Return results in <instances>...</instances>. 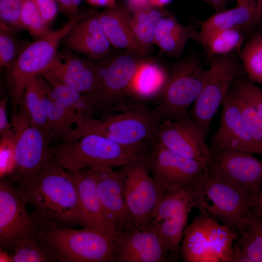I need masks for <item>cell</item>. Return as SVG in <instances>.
Here are the masks:
<instances>
[{
	"instance_id": "6da1fadb",
	"label": "cell",
	"mask_w": 262,
	"mask_h": 262,
	"mask_svg": "<svg viewBox=\"0 0 262 262\" xmlns=\"http://www.w3.org/2000/svg\"><path fill=\"white\" fill-rule=\"evenodd\" d=\"M21 192L33 209L34 223L82 227L75 184L53 157Z\"/></svg>"
},
{
	"instance_id": "7a4b0ae2",
	"label": "cell",
	"mask_w": 262,
	"mask_h": 262,
	"mask_svg": "<svg viewBox=\"0 0 262 262\" xmlns=\"http://www.w3.org/2000/svg\"><path fill=\"white\" fill-rule=\"evenodd\" d=\"M33 232L53 262H116L113 239L90 229L34 223Z\"/></svg>"
},
{
	"instance_id": "3957f363",
	"label": "cell",
	"mask_w": 262,
	"mask_h": 262,
	"mask_svg": "<svg viewBox=\"0 0 262 262\" xmlns=\"http://www.w3.org/2000/svg\"><path fill=\"white\" fill-rule=\"evenodd\" d=\"M147 145H124L99 135L88 134L76 140L62 141L51 150L55 161L66 170L98 166L114 168L145 160Z\"/></svg>"
},
{
	"instance_id": "277c9868",
	"label": "cell",
	"mask_w": 262,
	"mask_h": 262,
	"mask_svg": "<svg viewBox=\"0 0 262 262\" xmlns=\"http://www.w3.org/2000/svg\"><path fill=\"white\" fill-rule=\"evenodd\" d=\"M121 112L102 119L84 116L64 141L76 140L95 134L127 146L150 144L156 139L158 122L152 110L139 105H130Z\"/></svg>"
},
{
	"instance_id": "5b68a950",
	"label": "cell",
	"mask_w": 262,
	"mask_h": 262,
	"mask_svg": "<svg viewBox=\"0 0 262 262\" xmlns=\"http://www.w3.org/2000/svg\"><path fill=\"white\" fill-rule=\"evenodd\" d=\"M86 14H77L59 29L50 31L21 51L7 70V82L12 105L11 121L16 117L27 83L32 77L41 74L49 67L60 41Z\"/></svg>"
},
{
	"instance_id": "8992f818",
	"label": "cell",
	"mask_w": 262,
	"mask_h": 262,
	"mask_svg": "<svg viewBox=\"0 0 262 262\" xmlns=\"http://www.w3.org/2000/svg\"><path fill=\"white\" fill-rule=\"evenodd\" d=\"M12 124L15 135L14 164L6 176L20 191L26 189L53 156L50 136L31 125L20 109Z\"/></svg>"
},
{
	"instance_id": "52a82bcc",
	"label": "cell",
	"mask_w": 262,
	"mask_h": 262,
	"mask_svg": "<svg viewBox=\"0 0 262 262\" xmlns=\"http://www.w3.org/2000/svg\"><path fill=\"white\" fill-rule=\"evenodd\" d=\"M236 229L200 214L187 226L181 245L185 262H231Z\"/></svg>"
},
{
	"instance_id": "ba28073f",
	"label": "cell",
	"mask_w": 262,
	"mask_h": 262,
	"mask_svg": "<svg viewBox=\"0 0 262 262\" xmlns=\"http://www.w3.org/2000/svg\"><path fill=\"white\" fill-rule=\"evenodd\" d=\"M207 72L200 61L194 57L183 60L175 67L152 110L159 123L187 115L189 108L201 91Z\"/></svg>"
},
{
	"instance_id": "9c48e42d",
	"label": "cell",
	"mask_w": 262,
	"mask_h": 262,
	"mask_svg": "<svg viewBox=\"0 0 262 262\" xmlns=\"http://www.w3.org/2000/svg\"><path fill=\"white\" fill-rule=\"evenodd\" d=\"M245 73L231 54L213 57L201 91L188 115L206 138L211 122L230 87Z\"/></svg>"
},
{
	"instance_id": "30bf717a",
	"label": "cell",
	"mask_w": 262,
	"mask_h": 262,
	"mask_svg": "<svg viewBox=\"0 0 262 262\" xmlns=\"http://www.w3.org/2000/svg\"><path fill=\"white\" fill-rule=\"evenodd\" d=\"M190 196L192 208H197L200 214L234 229L249 209L250 196L208 173Z\"/></svg>"
},
{
	"instance_id": "8fae6325",
	"label": "cell",
	"mask_w": 262,
	"mask_h": 262,
	"mask_svg": "<svg viewBox=\"0 0 262 262\" xmlns=\"http://www.w3.org/2000/svg\"><path fill=\"white\" fill-rule=\"evenodd\" d=\"M150 146L146 162L158 184L184 189L189 195L198 187L207 173V164L170 150L156 139Z\"/></svg>"
},
{
	"instance_id": "7c38bea8",
	"label": "cell",
	"mask_w": 262,
	"mask_h": 262,
	"mask_svg": "<svg viewBox=\"0 0 262 262\" xmlns=\"http://www.w3.org/2000/svg\"><path fill=\"white\" fill-rule=\"evenodd\" d=\"M118 172L134 227H147L153 218L161 196L160 185L151 176L146 160L122 166Z\"/></svg>"
},
{
	"instance_id": "4fadbf2b",
	"label": "cell",
	"mask_w": 262,
	"mask_h": 262,
	"mask_svg": "<svg viewBox=\"0 0 262 262\" xmlns=\"http://www.w3.org/2000/svg\"><path fill=\"white\" fill-rule=\"evenodd\" d=\"M211 151L208 174L248 196L262 187V160L246 152Z\"/></svg>"
},
{
	"instance_id": "5bb4252c",
	"label": "cell",
	"mask_w": 262,
	"mask_h": 262,
	"mask_svg": "<svg viewBox=\"0 0 262 262\" xmlns=\"http://www.w3.org/2000/svg\"><path fill=\"white\" fill-rule=\"evenodd\" d=\"M138 64L131 56L122 55L102 65L97 88L83 94L95 111L107 114L126 108L121 102L127 95Z\"/></svg>"
},
{
	"instance_id": "9a60e30c",
	"label": "cell",
	"mask_w": 262,
	"mask_h": 262,
	"mask_svg": "<svg viewBox=\"0 0 262 262\" xmlns=\"http://www.w3.org/2000/svg\"><path fill=\"white\" fill-rule=\"evenodd\" d=\"M21 191L5 177L0 180V248L8 251L32 232L34 221Z\"/></svg>"
},
{
	"instance_id": "2e32d148",
	"label": "cell",
	"mask_w": 262,
	"mask_h": 262,
	"mask_svg": "<svg viewBox=\"0 0 262 262\" xmlns=\"http://www.w3.org/2000/svg\"><path fill=\"white\" fill-rule=\"evenodd\" d=\"M156 137L164 147L183 157L206 164L210 159L211 151L206 137L188 115L179 119L159 123Z\"/></svg>"
},
{
	"instance_id": "e0dca14e",
	"label": "cell",
	"mask_w": 262,
	"mask_h": 262,
	"mask_svg": "<svg viewBox=\"0 0 262 262\" xmlns=\"http://www.w3.org/2000/svg\"><path fill=\"white\" fill-rule=\"evenodd\" d=\"M222 105L220 124L212 138L211 150H235L262 156V146L249 132L230 88Z\"/></svg>"
},
{
	"instance_id": "ac0fdd59",
	"label": "cell",
	"mask_w": 262,
	"mask_h": 262,
	"mask_svg": "<svg viewBox=\"0 0 262 262\" xmlns=\"http://www.w3.org/2000/svg\"><path fill=\"white\" fill-rule=\"evenodd\" d=\"M117 262H173L155 229L134 227L121 232L114 240Z\"/></svg>"
},
{
	"instance_id": "d6986e66",
	"label": "cell",
	"mask_w": 262,
	"mask_h": 262,
	"mask_svg": "<svg viewBox=\"0 0 262 262\" xmlns=\"http://www.w3.org/2000/svg\"><path fill=\"white\" fill-rule=\"evenodd\" d=\"M90 169L95 178L98 197L116 238L121 232L134 227L123 195L118 170L107 166Z\"/></svg>"
},
{
	"instance_id": "ffe728a7",
	"label": "cell",
	"mask_w": 262,
	"mask_h": 262,
	"mask_svg": "<svg viewBox=\"0 0 262 262\" xmlns=\"http://www.w3.org/2000/svg\"><path fill=\"white\" fill-rule=\"evenodd\" d=\"M92 60L68 50L57 52L52 63L44 72L81 93L87 94L97 88L102 66Z\"/></svg>"
},
{
	"instance_id": "44dd1931",
	"label": "cell",
	"mask_w": 262,
	"mask_h": 262,
	"mask_svg": "<svg viewBox=\"0 0 262 262\" xmlns=\"http://www.w3.org/2000/svg\"><path fill=\"white\" fill-rule=\"evenodd\" d=\"M66 170L77 188L82 228L92 229L114 240L115 234L98 197L91 169Z\"/></svg>"
},
{
	"instance_id": "7402d4cb",
	"label": "cell",
	"mask_w": 262,
	"mask_h": 262,
	"mask_svg": "<svg viewBox=\"0 0 262 262\" xmlns=\"http://www.w3.org/2000/svg\"><path fill=\"white\" fill-rule=\"evenodd\" d=\"M232 8L212 15L200 23L196 40L200 44L213 33L225 29L239 28L246 33L262 25V12L257 0H236Z\"/></svg>"
},
{
	"instance_id": "603a6c76",
	"label": "cell",
	"mask_w": 262,
	"mask_h": 262,
	"mask_svg": "<svg viewBox=\"0 0 262 262\" xmlns=\"http://www.w3.org/2000/svg\"><path fill=\"white\" fill-rule=\"evenodd\" d=\"M69 50L95 60L105 58L109 53L111 44L97 14H87L80 20L65 36Z\"/></svg>"
},
{
	"instance_id": "cb8c5ba5",
	"label": "cell",
	"mask_w": 262,
	"mask_h": 262,
	"mask_svg": "<svg viewBox=\"0 0 262 262\" xmlns=\"http://www.w3.org/2000/svg\"><path fill=\"white\" fill-rule=\"evenodd\" d=\"M97 16L111 45L141 55L147 53L134 34L131 17L126 10L116 6L107 8Z\"/></svg>"
},
{
	"instance_id": "d4e9b609",
	"label": "cell",
	"mask_w": 262,
	"mask_h": 262,
	"mask_svg": "<svg viewBox=\"0 0 262 262\" xmlns=\"http://www.w3.org/2000/svg\"><path fill=\"white\" fill-rule=\"evenodd\" d=\"M198 32L194 25H182L168 13L161 18L158 24L153 44L158 46L162 52L179 58L187 41L196 40Z\"/></svg>"
},
{
	"instance_id": "484cf974",
	"label": "cell",
	"mask_w": 262,
	"mask_h": 262,
	"mask_svg": "<svg viewBox=\"0 0 262 262\" xmlns=\"http://www.w3.org/2000/svg\"><path fill=\"white\" fill-rule=\"evenodd\" d=\"M51 102L47 82L41 75H38L28 82L19 109L31 125L47 133L45 126Z\"/></svg>"
},
{
	"instance_id": "4316f807",
	"label": "cell",
	"mask_w": 262,
	"mask_h": 262,
	"mask_svg": "<svg viewBox=\"0 0 262 262\" xmlns=\"http://www.w3.org/2000/svg\"><path fill=\"white\" fill-rule=\"evenodd\" d=\"M168 78L165 70L159 65L150 62H139L127 95L142 100L159 96Z\"/></svg>"
},
{
	"instance_id": "83f0119b",
	"label": "cell",
	"mask_w": 262,
	"mask_h": 262,
	"mask_svg": "<svg viewBox=\"0 0 262 262\" xmlns=\"http://www.w3.org/2000/svg\"><path fill=\"white\" fill-rule=\"evenodd\" d=\"M191 209L186 208L158 223L149 224L155 229L163 246L173 262L180 259V244Z\"/></svg>"
},
{
	"instance_id": "f1b7e54d",
	"label": "cell",
	"mask_w": 262,
	"mask_h": 262,
	"mask_svg": "<svg viewBox=\"0 0 262 262\" xmlns=\"http://www.w3.org/2000/svg\"><path fill=\"white\" fill-rule=\"evenodd\" d=\"M236 229L237 239L251 262H262V218L249 208Z\"/></svg>"
},
{
	"instance_id": "f546056e",
	"label": "cell",
	"mask_w": 262,
	"mask_h": 262,
	"mask_svg": "<svg viewBox=\"0 0 262 262\" xmlns=\"http://www.w3.org/2000/svg\"><path fill=\"white\" fill-rule=\"evenodd\" d=\"M41 75L49 84V94L51 100L59 102L82 117L92 116L95 111L83 94L61 83L45 72Z\"/></svg>"
},
{
	"instance_id": "4dcf8cb0",
	"label": "cell",
	"mask_w": 262,
	"mask_h": 262,
	"mask_svg": "<svg viewBox=\"0 0 262 262\" xmlns=\"http://www.w3.org/2000/svg\"><path fill=\"white\" fill-rule=\"evenodd\" d=\"M246 33L239 28L223 30L213 33L200 44L211 57L228 55L235 50L240 51Z\"/></svg>"
},
{
	"instance_id": "1f68e13d",
	"label": "cell",
	"mask_w": 262,
	"mask_h": 262,
	"mask_svg": "<svg viewBox=\"0 0 262 262\" xmlns=\"http://www.w3.org/2000/svg\"><path fill=\"white\" fill-rule=\"evenodd\" d=\"M160 186L161 196L150 223H158L186 208H192L190 195L185 190L176 187Z\"/></svg>"
},
{
	"instance_id": "d6a6232c",
	"label": "cell",
	"mask_w": 262,
	"mask_h": 262,
	"mask_svg": "<svg viewBox=\"0 0 262 262\" xmlns=\"http://www.w3.org/2000/svg\"><path fill=\"white\" fill-rule=\"evenodd\" d=\"M150 7L133 13L131 25L134 34L140 45L147 50L153 44L155 32L161 18L168 13Z\"/></svg>"
},
{
	"instance_id": "836d02e7",
	"label": "cell",
	"mask_w": 262,
	"mask_h": 262,
	"mask_svg": "<svg viewBox=\"0 0 262 262\" xmlns=\"http://www.w3.org/2000/svg\"><path fill=\"white\" fill-rule=\"evenodd\" d=\"M247 78L262 86V31L252 33L239 52Z\"/></svg>"
},
{
	"instance_id": "e575fe53",
	"label": "cell",
	"mask_w": 262,
	"mask_h": 262,
	"mask_svg": "<svg viewBox=\"0 0 262 262\" xmlns=\"http://www.w3.org/2000/svg\"><path fill=\"white\" fill-rule=\"evenodd\" d=\"M82 117L60 104L51 100L46 123V131L51 137L58 136L62 141L66 139L73 129Z\"/></svg>"
},
{
	"instance_id": "d590c367",
	"label": "cell",
	"mask_w": 262,
	"mask_h": 262,
	"mask_svg": "<svg viewBox=\"0 0 262 262\" xmlns=\"http://www.w3.org/2000/svg\"><path fill=\"white\" fill-rule=\"evenodd\" d=\"M12 262H53L33 231L19 239L8 251Z\"/></svg>"
},
{
	"instance_id": "8d00e7d4",
	"label": "cell",
	"mask_w": 262,
	"mask_h": 262,
	"mask_svg": "<svg viewBox=\"0 0 262 262\" xmlns=\"http://www.w3.org/2000/svg\"><path fill=\"white\" fill-rule=\"evenodd\" d=\"M20 21L23 29L27 30L35 40L50 31L49 24L44 20L33 0H22Z\"/></svg>"
},
{
	"instance_id": "74e56055",
	"label": "cell",
	"mask_w": 262,
	"mask_h": 262,
	"mask_svg": "<svg viewBox=\"0 0 262 262\" xmlns=\"http://www.w3.org/2000/svg\"><path fill=\"white\" fill-rule=\"evenodd\" d=\"M231 88L262 117V87L242 76L236 80Z\"/></svg>"
},
{
	"instance_id": "f35d334b",
	"label": "cell",
	"mask_w": 262,
	"mask_h": 262,
	"mask_svg": "<svg viewBox=\"0 0 262 262\" xmlns=\"http://www.w3.org/2000/svg\"><path fill=\"white\" fill-rule=\"evenodd\" d=\"M245 123L254 139L262 146V117L257 111L230 88Z\"/></svg>"
},
{
	"instance_id": "ab89813d",
	"label": "cell",
	"mask_w": 262,
	"mask_h": 262,
	"mask_svg": "<svg viewBox=\"0 0 262 262\" xmlns=\"http://www.w3.org/2000/svg\"><path fill=\"white\" fill-rule=\"evenodd\" d=\"M23 0H0V28L23 29L20 16Z\"/></svg>"
},
{
	"instance_id": "60d3db41",
	"label": "cell",
	"mask_w": 262,
	"mask_h": 262,
	"mask_svg": "<svg viewBox=\"0 0 262 262\" xmlns=\"http://www.w3.org/2000/svg\"><path fill=\"white\" fill-rule=\"evenodd\" d=\"M16 40L10 31L0 29V66L7 70L11 68L20 52Z\"/></svg>"
},
{
	"instance_id": "b9f144b4",
	"label": "cell",
	"mask_w": 262,
	"mask_h": 262,
	"mask_svg": "<svg viewBox=\"0 0 262 262\" xmlns=\"http://www.w3.org/2000/svg\"><path fill=\"white\" fill-rule=\"evenodd\" d=\"M15 135L0 138V173L2 177L7 176L12 170L14 164Z\"/></svg>"
},
{
	"instance_id": "7bdbcfd3",
	"label": "cell",
	"mask_w": 262,
	"mask_h": 262,
	"mask_svg": "<svg viewBox=\"0 0 262 262\" xmlns=\"http://www.w3.org/2000/svg\"><path fill=\"white\" fill-rule=\"evenodd\" d=\"M44 20L49 24L56 17L58 13L56 0H33Z\"/></svg>"
},
{
	"instance_id": "ee69618b",
	"label": "cell",
	"mask_w": 262,
	"mask_h": 262,
	"mask_svg": "<svg viewBox=\"0 0 262 262\" xmlns=\"http://www.w3.org/2000/svg\"><path fill=\"white\" fill-rule=\"evenodd\" d=\"M8 97H3L0 101V134L1 137L12 136L14 132L9 124L6 112Z\"/></svg>"
},
{
	"instance_id": "f6af8a7d",
	"label": "cell",
	"mask_w": 262,
	"mask_h": 262,
	"mask_svg": "<svg viewBox=\"0 0 262 262\" xmlns=\"http://www.w3.org/2000/svg\"><path fill=\"white\" fill-rule=\"evenodd\" d=\"M231 262H251L250 259L243 249L237 238L233 245Z\"/></svg>"
},
{
	"instance_id": "bcb514c9",
	"label": "cell",
	"mask_w": 262,
	"mask_h": 262,
	"mask_svg": "<svg viewBox=\"0 0 262 262\" xmlns=\"http://www.w3.org/2000/svg\"><path fill=\"white\" fill-rule=\"evenodd\" d=\"M249 208L262 218V187L249 197Z\"/></svg>"
},
{
	"instance_id": "7dc6e473",
	"label": "cell",
	"mask_w": 262,
	"mask_h": 262,
	"mask_svg": "<svg viewBox=\"0 0 262 262\" xmlns=\"http://www.w3.org/2000/svg\"><path fill=\"white\" fill-rule=\"evenodd\" d=\"M127 1L129 9L133 13L140 10L152 6L149 0H127Z\"/></svg>"
},
{
	"instance_id": "c3c4849f",
	"label": "cell",
	"mask_w": 262,
	"mask_h": 262,
	"mask_svg": "<svg viewBox=\"0 0 262 262\" xmlns=\"http://www.w3.org/2000/svg\"><path fill=\"white\" fill-rule=\"evenodd\" d=\"M211 5L217 12L226 9L229 0H201Z\"/></svg>"
},
{
	"instance_id": "681fc988",
	"label": "cell",
	"mask_w": 262,
	"mask_h": 262,
	"mask_svg": "<svg viewBox=\"0 0 262 262\" xmlns=\"http://www.w3.org/2000/svg\"><path fill=\"white\" fill-rule=\"evenodd\" d=\"M91 5L112 8L116 6L115 0H86Z\"/></svg>"
},
{
	"instance_id": "f907efd6",
	"label": "cell",
	"mask_w": 262,
	"mask_h": 262,
	"mask_svg": "<svg viewBox=\"0 0 262 262\" xmlns=\"http://www.w3.org/2000/svg\"><path fill=\"white\" fill-rule=\"evenodd\" d=\"M172 0H149L151 5L155 7H162L168 3Z\"/></svg>"
},
{
	"instance_id": "816d5d0a",
	"label": "cell",
	"mask_w": 262,
	"mask_h": 262,
	"mask_svg": "<svg viewBox=\"0 0 262 262\" xmlns=\"http://www.w3.org/2000/svg\"><path fill=\"white\" fill-rule=\"evenodd\" d=\"M262 12V0H257Z\"/></svg>"
}]
</instances>
